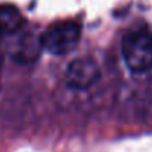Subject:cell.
<instances>
[{"label":"cell","instance_id":"1","mask_svg":"<svg viewBox=\"0 0 152 152\" xmlns=\"http://www.w3.org/2000/svg\"><path fill=\"white\" fill-rule=\"evenodd\" d=\"M123 56L133 72H143L152 66V36L136 28L123 39Z\"/></svg>","mask_w":152,"mask_h":152},{"label":"cell","instance_id":"2","mask_svg":"<svg viewBox=\"0 0 152 152\" xmlns=\"http://www.w3.org/2000/svg\"><path fill=\"white\" fill-rule=\"evenodd\" d=\"M81 28L77 22L65 21L50 25L40 37L42 49L53 55H66L80 43Z\"/></svg>","mask_w":152,"mask_h":152},{"label":"cell","instance_id":"3","mask_svg":"<svg viewBox=\"0 0 152 152\" xmlns=\"http://www.w3.org/2000/svg\"><path fill=\"white\" fill-rule=\"evenodd\" d=\"M101 77V69L92 58H78L72 61L65 72L66 84L72 89H87Z\"/></svg>","mask_w":152,"mask_h":152},{"label":"cell","instance_id":"4","mask_svg":"<svg viewBox=\"0 0 152 152\" xmlns=\"http://www.w3.org/2000/svg\"><path fill=\"white\" fill-rule=\"evenodd\" d=\"M24 24L22 13L12 4H0V31L15 33Z\"/></svg>","mask_w":152,"mask_h":152},{"label":"cell","instance_id":"5","mask_svg":"<svg viewBox=\"0 0 152 152\" xmlns=\"http://www.w3.org/2000/svg\"><path fill=\"white\" fill-rule=\"evenodd\" d=\"M40 43L37 45L33 39V36H25L21 42V45H18L16 49V59H19L21 62H31L34 58H37L39 50H40Z\"/></svg>","mask_w":152,"mask_h":152},{"label":"cell","instance_id":"6","mask_svg":"<svg viewBox=\"0 0 152 152\" xmlns=\"http://www.w3.org/2000/svg\"><path fill=\"white\" fill-rule=\"evenodd\" d=\"M0 36H1V31H0Z\"/></svg>","mask_w":152,"mask_h":152}]
</instances>
